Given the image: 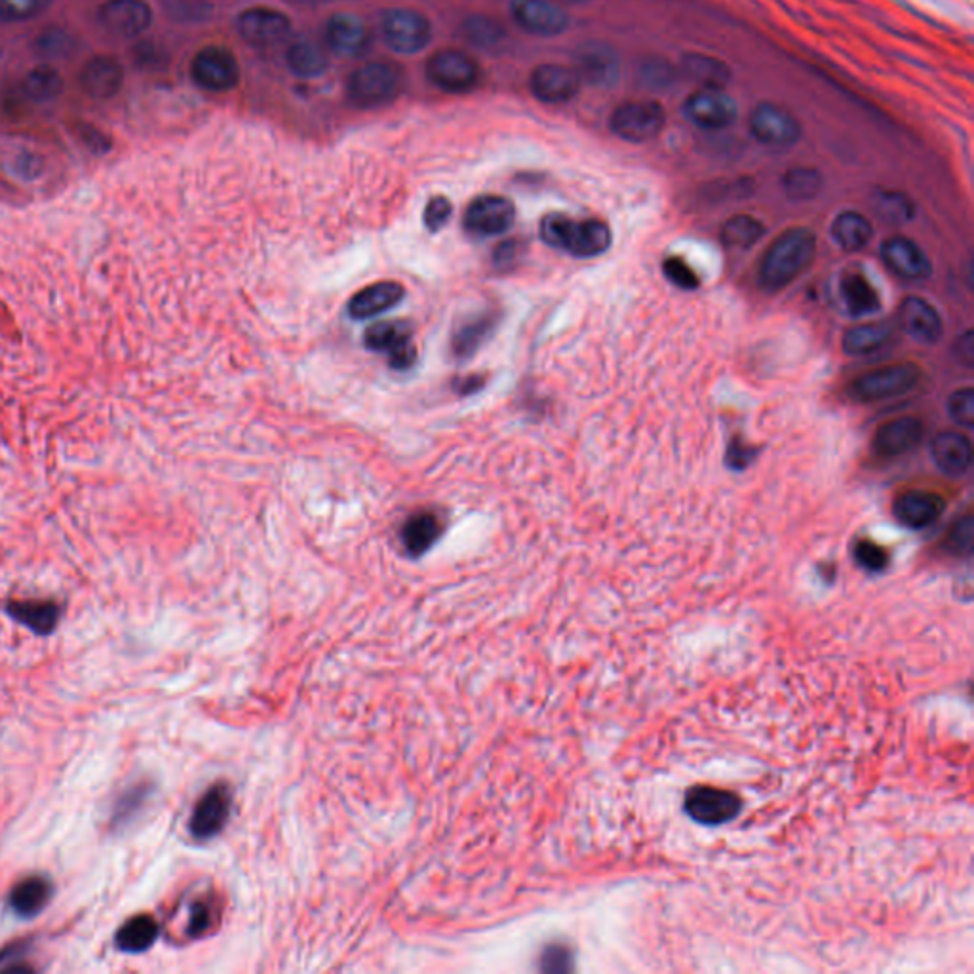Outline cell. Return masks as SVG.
I'll use <instances>...</instances> for the list:
<instances>
[{"label":"cell","mask_w":974,"mask_h":974,"mask_svg":"<svg viewBox=\"0 0 974 974\" xmlns=\"http://www.w3.org/2000/svg\"><path fill=\"white\" fill-rule=\"evenodd\" d=\"M816 255V236L808 227H792L774 239L760 261V284L779 292L805 273Z\"/></svg>","instance_id":"obj_1"},{"label":"cell","mask_w":974,"mask_h":974,"mask_svg":"<svg viewBox=\"0 0 974 974\" xmlns=\"http://www.w3.org/2000/svg\"><path fill=\"white\" fill-rule=\"evenodd\" d=\"M539 234L547 246L579 260H592L606 254L613 242L608 223L600 220L577 221L564 214L545 215Z\"/></svg>","instance_id":"obj_2"},{"label":"cell","mask_w":974,"mask_h":974,"mask_svg":"<svg viewBox=\"0 0 974 974\" xmlns=\"http://www.w3.org/2000/svg\"><path fill=\"white\" fill-rule=\"evenodd\" d=\"M921 375H923L921 367L912 362L891 364V366L880 367V369L856 377L849 385L848 393L851 400L861 402V404L889 400V398H896V396L914 390L921 381Z\"/></svg>","instance_id":"obj_3"},{"label":"cell","mask_w":974,"mask_h":974,"mask_svg":"<svg viewBox=\"0 0 974 974\" xmlns=\"http://www.w3.org/2000/svg\"><path fill=\"white\" fill-rule=\"evenodd\" d=\"M402 84L400 69L387 63L375 61L356 69L347 82V95L356 108L374 109L387 105L398 94Z\"/></svg>","instance_id":"obj_4"},{"label":"cell","mask_w":974,"mask_h":974,"mask_svg":"<svg viewBox=\"0 0 974 974\" xmlns=\"http://www.w3.org/2000/svg\"><path fill=\"white\" fill-rule=\"evenodd\" d=\"M364 347L383 354L388 366L396 372H407L417 364L414 326L406 321L375 322L364 332Z\"/></svg>","instance_id":"obj_5"},{"label":"cell","mask_w":974,"mask_h":974,"mask_svg":"<svg viewBox=\"0 0 974 974\" xmlns=\"http://www.w3.org/2000/svg\"><path fill=\"white\" fill-rule=\"evenodd\" d=\"M383 37L398 54H417L433 41V26L425 16L409 8H393L383 16Z\"/></svg>","instance_id":"obj_6"},{"label":"cell","mask_w":974,"mask_h":974,"mask_svg":"<svg viewBox=\"0 0 974 974\" xmlns=\"http://www.w3.org/2000/svg\"><path fill=\"white\" fill-rule=\"evenodd\" d=\"M611 130L615 135L630 143H646L661 134L667 124L664 109L655 101H630L617 108L611 114Z\"/></svg>","instance_id":"obj_7"},{"label":"cell","mask_w":974,"mask_h":974,"mask_svg":"<svg viewBox=\"0 0 974 974\" xmlns=\"http://www.w3.org/2000/svg\"><path fill=\"white\" fill-rule=\"evenodd\" d=\"M516 207L513 202L499 194H481L474 199L463 215V229L470 236L489 239L508 233L515 225Z\"/></svg>","instance_id":"obj_8"},{"label":"cell","mask_w":974,"mask_h":974,"mask_svg":"<svg viewBox=\"0 0 974 974\" xmlns=\"http://www.w3.org/2000/svg\"><path fill=\"white\" fill-rule=\"evenodd\" d=\"M193 81L207 92L223 94L241 81V68L233 52L223 47L202 48L191 63Z\"/></svg>","instance_id":"obj_9"},{"label":"cell","mask_w":974,"mask_h":974,"mask_svg":"<svg viewBox=\"0 0 974 974\" xmlns=\"http://www.w3.org/2000/svg\"><path fill=\"white\" fill-rule=\"evenodd\" d=\"M428 81L449 94L473 90L480 79V69L470 55L459 50H438L427 61Z\"/></svg>","instance_id":"obj_10"},{"label":"cell","mask_w":974,"mask_h":974,"mask_svg":"<svg viewBox=\"0 0 974 974\" xmlns=\"http://www.w3.org/2000/svg\"><path fill=\"white\" fill-rule=\"evenodd\" d=\"M750 132L760 143L774 149L792 148L801 138L800 122L794 114L774 103H761L752 111Z\"/></svg>","instance_id":"obj_11"},{"label":"cell","mask_w":974,"mask_h":974,"mask_svg":"<svg viewBox=\"0 0 974 974\" xmlns=\"http://www.w3.org/2000/svg\"><path fill=\"white\" fill-rule=\"evenodd\" d=\"M683 114L691 124L702 130H721L737 121V103L716 88H701L683 101Z\"/></svg>","instance_id":"obj_12"},{"label":"cell","mask_w":974,"mask_h":974,"mask_svg":"<svg viewBox=\"0 0 974 974\" xmlns=\"http://www.w3.org/2000/svg\"><path fill=\"white\" fill-rule=\"evenodd\" d=\"M686 811L693 821L716 826L734 821L741 814L742 801L739 795L720 788H693L686 798Z\"/></svg>","instance_id":"obj_13"},{"label":"cell","mask_w":974,"mask_h":974,"mask_svg":"<svg viewBox=\"0 0 974 974\" xmlns=\"http://www.w3.org/2000/svg\"><path fill=\"white\" fill-rule=\"evenodd\" d=\"M236 31L241 39L252 47H274L278 42L286 41L292 31V23L286 14L267 7L247 8L239 20Z\"/></svg>","instance_id":"obj_14"},{"label":"cell","mask_w":974,"mask_h":974,"mask_svg":"<svg viewBox=\"0 0 974 974\" xmlns=\"http://www.w3.org/2000/svg\"><path fill=\"white\" fill-rule=\"evenodd\" d=\"M531 94L548 105H560L574 100L581 88V77L574 68L545 63L531 73L529 79Z\"/></svg>","instance_id":"obj_15"},{"label":"cell","mask_w":974,"mask_h":974,"mask_svg":"<svg viewBox=\"0 0 974 974\" xmlns=\"http://www.w3.org/2000/svg\"><path fill=\"white\" fill-rule=\"evenodd\" d=\"M510 12L524 31L539 37H556L569 26L566 10L552 0H513Z\"/></svg>","instance_id":"obj_16"},{"label":"cell","mask_w":974,"mask_h":974,"mask_svg":"<svg viewBox=\"0 0 974 974\" xmlns=\"http://www.w3.org/2000/svg\"><path fill=\"white\" fill-rule=\"evenodd\" d=\"M881 260L902 281H925L933 273V265L925 252L906 236H891L883 242Z\"/></svg>","instance_id":"obj_17"},{"label":"cell","mask_w":974,"mask_h":974,"mask_svg":"<svg viewBox=\"0 0 974 974\" xmlns=\"http://www.w3.org/2000/svg\"><path fill=\"white\" fill-rule=\"evenodd\" d=\"M231 808H233V795L225 784H215V787L210 788L194 808L191 824H189L191 834L196 840H210V838L220 834L223 826L227 824Z\"/></svg>","instance_id":"obj_18"},{"label":"cell","mask_w":974,"mask_h":974,"mask_svg":"<svg viewBox=\"0 0 974 974\" xmlns=\"http://www.w3.org/2000/svg\"><path fill=\"white\" fill-rule=\"evenodd\" d=\"M100 21L109 33L132 39L151 26L153 12L145 0H108L100 8Z\"/></svg>","instance_id":"obj_19"},{"label":"cell","mask_w":974,"mask_h":974,"mask_svg":"<svg viewBox=\"0 0 974 974\" xmlns=\"http://www.w3.org/2000/svg\"><path fill=\"white\" fill-rule=\"evenodd\" d=\"M899 324L907 337L917 341L921 345H934L942 337L941 314L939 311L921 297H906L899 308Z\"/></svg>","instance_id":"obj_20"},{"label":"cell","mask_w":974,"mask_h":974,"mask_svg":"<svg viewBox=\"0 0 974 974\" xmlns=\"http://www.w3.org/2000/svg\"><path fill=\"white\" fill-rule=\"evenodd\" d=\"M946 501L933 491H907L893 505V515L907 529H925L941 520Z\"/></svg>","instance_id":"obj_21"},{"label":"cell","mask_w":974,"mask_h":974,"mask_svg":"<svg viewBox=\"0 0 974 974\" xmlns=\"http://www.w3.org/2000/svg\"><path fill=\"white\" fill-rule=\"evenodd\" d=\"M406 290L400 282L383 281L366 286L354 294L347 303V314L353 321H369L374 316L393 311L404 301Z\"/></svg>","instance_id":"obj_22"},{"label":"cell","mask_w":974,"mask_h":974,"mask_svg":"<svg viewBox=\"0 0 974 974\" xmlns=\"http://www.w3.org/2000/svg\"><path fill=\"white\" fill-rule=\"evenodd\" d=\"M446 529V521L434 510H417L402 524L400 542L407 556L419 558L438 542Z\"/></svg>","instance_id":"obj_23"},{"label":"cell","mask_w":974,"mask_h":974,"mask_svg":"<svg viewBox=\"0 0 974 974\" xmlns=\"http://www.w3.org/2000/svg\"><path fill=\"white\" fill-rule=\"evenodd\" d=\"M326 44L335 54L356 58L369 47L366 23L351 14H335L326 26Z\"/></svg>","instance_id":"obj_24"},{"label":"cell","mask_w":974,"mask_h":974,"mask_svg":"<svg viewBox=\"0 0 974 974\" xmlns=\"http://www.w3.org/2000/svg\"><path fill=\"white\" fill-rule=\"evenodd\" d=\"M925 434V425L915 417H902L881 425L875 433L874 447L883 457H899L914 449Z\"/></svg>","instance_id":"obj_25"},{"label":"cell","mask_w":974,"mask_h":974,"mask_svg":"<svg viewBox=\"0 0 974 974\" xmlns=\"http://www.w3.org/2000/svg\"><path fill=\"white\" fill-rule=\"evenodd\" d=\"M931 457L941 473L957 478L973 465V442L965 434H939L931 444Z\"/></svg>","instance_id":"obj_26"},{"label":"cell","mask_w":974,"mask_h":974,"mask_svg":"<svg viewBox=\"0 0 974 974\" xmlns=\"http://www.w3.org/2000/svg\"><path fill=\"white\" fill-rule=\"evenodd\" d=\"M499 324L497 311H484L473 318H467L452 337V354L457 361H470L474 354L480 351L481 345L494 335L495 327Z\"/></svg>","instance_id":"obj_27"},{"label":"cell","mask_w":974,"mask_h":974,"mask_svg":"<svg viewBox=\"0 0 974 974\" xmlns=\"http://www.w3.org/2000/svg\"><path fill=\"white\" fill-rule=\"evenodd\" d=\"M122 82H124V73L121 63L109 55H98L94 60L88 61L81 71L82 90L95 100L113 98L121 90Z\"/></svg>","instance_id":"obj_28"},{"label":"cell","mask_w":974,"mask_h":974,"mask_svg":"<svg viewBox=\"0 0 974 974\" xmlns=\"http://www.w3.org/2000/svg\"><path fill=\"white\" fill-rule=\"evenodd\" d=\"M840 300L843 308L853 318H862L880 313L881 300L877 290L861 271H849L840 281Z\"/></svg>","instance_id":"obj_29"},{"label":"cell","mask_w":974,"mask_h":974,"mask_svg":"<svg viewBox=\"0 0 974 974\" xmlns=\"http://www.w3.org/2000/svg\"><path fill=\"white\" fill-rule=\"evenodd\" d=\"M54 894L52 883L42 875H31L28 880L20 881L8 896L10 910L20 917H34L41 914L48 902Z\"/></svg>","instance_id":"obj_30"},{"label":"cell","mask_w":974,"mask_h":974,"mask_svg":"<svg viewBox=\"0 0 974 974\" xmlns=\"http://www.w3.org/2000/svg\"><path fill=\"white\" fill-rule=\"evenodd\" d=\"M7 611L14 617L16 621L31 628L37 635H50L60 621V608L55 606L54 601H10Z\"/></svg>","instance_id":"obj_31"},{"label":"cell","mask_w":974,"mask_h":974,"mask_svg":"<svg viewBox=\"0 0 974 974\" xmlns=\"http://www.w3.org/2000/svg\"><path fill=\"white\" fill-rule=\"evenodd\" d=\"M874 227L868 221L866 215L859 212H843L838 215L832 225V239L843 252H861L862 247L868 246V242L872 241Z\"/></svg>","instance_id":"obj_32"},{"label":"cell","mask_w":974,"mask_h":974,"mask_svg":"<svg viewBox=\"0 0 974 974\" xmlns=\"http://www.w3.org/2000/svg\"><path fill=\"white\" fill-rule=\"evenodd\" d=\"M159 934H161V927L153 915H134L119 929L114 942L126 954H141L153 946Z\"/></svg>","instance_id":"obj_33"},{"label":"cell","mask_w":974,"mask_h":974,"mask_svg":"<svg viewBox=\"0 0 974 974\" xmlns=\"http://www.w3.org/2000/svg\"><path fill=\"white\" fill-rule=\"evenodd\" d=\"M287 68L301 79L321 77L327 69L326 50L311 39L292 42L286 52Z\"/></svg>","instance_id":"obj_34"},{"label":"cell","mask_w":974,"mask_h":974,"mask_svg":"<svg viewBox=\"0 0 974 974\" xmlns=\"http://www.w3.org/2000/svg\"><path fill=\"white\" fill-rule=\"evenodd\" d=\"M891 337V327L885 324H864L851 327L843 335V353L849 356H864L883 347Z\"/></svg>","instance_id":"obj_35"},{"label":"cell","mask_w":974,"mask_h":974,"mask_svg":"<svg viewBox=\"0 0 974 974\" xmlns=\"http://www.w3.org/2000/svg\"><path fill=\"white\" fill-rule=\"evenodd\" d=\"M683 68H686V73L689 74V79L699 82L701 88H716V90H721V88L728 84L729 77H731V71H729L728 65L721 60L710 58V55H688V58L683 60Z\"/></svg>","instance_id":"obj_36"},{"label":"cell","mask_w":974,"mask_h":974,"mask_svg":"<svg viewBox=\"0 0 974 974\" xmlns=\"http://www.w3.org/2000/svg\"><path fill=\"white\" fill-rule=\"evenodd\" d=\"M579 65L581 69H575V71L579 73L581 81L588 79L596 84H608L617 77V60L609 48L588 47L582 52Z\"/></svg>","instance_id":"obj_37"},{"label":"cell","mask_w":974,"mask_h":974,"mask_svg":"<svg viewBox=\"0 0 974 974\" xmlns=\"http://www.w3.org/2000/svg\"><path fill=\"white\" fill-rule=\"evenodd\" d=\"M765 233V227L760 220H755L752 215H734L731 220L726 221V225L721 229V241L728 247H737V250H747L754 246Z\"/></svg>","instance_id":"obj_38"},{"label":"cell","mask_w":974,"mask_h":974,"mask_svg":"<svg viewBox=\"0 0 974 974\" xmlns=\"http://www.w3.org/2000/svg\"><path fill=\"white\" fill-rule=\"evenodd\" d=\"M23 88H26V94L33 100H54L63 90V81L54 68L39 65L33 71H29L26 81H23Z\"/></svg>","instance_id":"obj_39"},{"label":"cell","mask_w":974,"mask_h":974,"mask_svg":"<svg viewBox=\"0 0 974 974\" xmlns=\"http://www.w3.org/2000/svg\"><path fill=\"white\" fill-rule=\"evenodd\" d=\"M821 187L822 175L813 168H794L784 177V191L794 201H811Z\"/></svg>","instance_id":"obj_40"},{"label":"cell","mask_w":974,"mask_h":974,"mask_svg":"<svg viewBox=\"0 0 974 974\" xmlns=\"http://www.w3.org/2000/svg\"><path fill=\"white\" fill-rule=\"evenodd\" d=\"M48 0H0V21H28L44 12Z\"/></svg>","instance_id":"obj_41"},{"label":"cell","mask_w":974,"mask_h":974,"mask_svg":"<svg viewBox=\"0 0 974 974\" xmlns=\"http://www.w3.org/2000/svg\"><path fill=\"white\" fill-rule=\"evenodd\" d=\"M947 414L961 427H974V388H960L947 400Z\"/></svg>","instance_id":"obj_42"},{"label":"cell","mask_w":974,"mask_h":974,"mask_svg":"<svg viewBox=\"0 0 974 974\" xmlns=\"http://www.w3.org/2000/svg\"><path fill=\"white\" fill-rule=\"evenodd\" d=\"M854 560L868 571H883L887 568L889 555L887 550L877 542L862 539L854 545Z\"/></svg>","instance_id":"obj_43"},{"label":"cell","mask_w":974,"mask_h":974,"mask_svg":"<svg viewBox=\"0 0 974 974\" xmlns=\"http://www.w3.org/2000/svg\"><path fill=\"white\" fill-rule=\"evenodd\" d=\"M877 210L883 217H887L893 223H906L914 217V204L901 193L881 194Z\"/></svg>","instance_id":"obj_44"},{"label":"cell","mask_w":974,"mask_h":974,"mask_svg":"<svg viewBox=\"0 0 974 974\" xmlns=\"http://www.w3.org/2000/svg\"><path fill=\"white\" fill-rule=\"evenodd\" d=\"M662 271H664V276H667L668 281L672 282L674 286L681 287V290L691 292V290H697V287L701 286V281H699L697 273L681 257H668L664 261V265H662Z\"/></svg>","instance_id":"obj_45"},{"label":"cell","mask_w":974,"mask_h":974,"mask_svg":"<svg viewBox=\"0 0 974 974\" xmlns=\"http://www.w3.org/2000/svg\"><path fill=\"white\" fill-rule=\"evenodd\" d=\"M145 798H148V790L143 787H134L126 790L116 801V805H114V824H119V826L126 824L138 813V809L145 803Z\"/></svg>","instance_id":"obj_46"},{"label":"cell","mask_w":974,"mask_h":974,"mask_svg":"<svg viewBox=\"0 0 974 974\" xmlns=\"http://www.w3.org/2000/svg\"><path fill=\"white\" fill-rule=\"evenodd\" d=\"M974 520L973 516H963L947 535V548L955 555H968L973 550Z\"/></svg>","instance_id":"obj_47"},{"label":"cell","mask_w":974,"mask_h":974,"mask_svg":"<svg viewBox=\"0 0 974 974\" xmlns=\"http://www.w3.org/2000/svg\"><path fill=\"white\" fill-rule=\"evenodd\" d=\"M452 214H454L452 202L447 201L446 196H434V199L428 201L427 207H425L423 220H425V225H427L430 233H438V231L446 227Z\"/></svg>","instance_id":"obj_48"},{"label":"cell","mask_w":974,"mask_h":974,"mask_svg":"<svg viewBox=\"0 0 974 974\" xmlns=\"http://www.w3.org/2000/svg\"><path fill=\"white\" fill-rule=\"evenodd\" d=\"M37 48L44 55H60L65 54V50L71 48V42H69L68 34L61 33V31H48L37 41Z\"/></svg>","instance_id":"obj_49"},{"label":"cell","mask_w":974,"mask_h":974,"mask_svg":"<svg viewBox=\"0 0 974 974\" xmlns=\"http://www.w3.org/2000/svg\"><path fill=\"white\" fill-rule=\"evenodd\" d=\"M210 923H212V910L206 904H202V902L194 904L193 912H191V921H189V933L193 934V936L206 933Z\"/></svg>","instance_id":"obj_50"},{"label":"cell","mask_w":974,"mask_h":974,"mask_svg":"<svg viewBox=\"0 0 974 974\" xmlns=\"http://www.w3.org/2000/svg\"><path fill=\"white\" fill-rule=\"evenodd\" d=\"M754 455H755L754 449H750V447L744 446V444H741V442L734 440L733 444H731V446H729V454H728L729 467H733V468L748 467V463H750V459H752V457H754Z\"/></svg>","instance_id":"obj_51"},{"label":"cell","mask_w":974,"mask_h":974,"mask_svg":"<svg viewBox=\"0 0 974 974\" xmlns=\"http://www.w3.org/2000/svg\"><path fill=\"white\" fill-rule=\"evenodd\" d=\"M518 244L516 242H503L501 246L495 250L494 265L497 268H508L515 263L518 255Z\"/></svg>","instance_id":"obj_52"},{"label":"cell","mask_w":974,"mask_h":974,"mask_svg":"<svg viewBox=\"0 0 974 974\" xmlns=\"http://www.w3.org/2000/svg\"><path fill=\"white\" fill-rule=\"evenodd\" d=\"M484 385H486V379L481 375H467V377H460V379L455 381L454 390L459 393L460 396H468V394L481 390Z\"/></svg>","instance_id":"obj_53"}]
</instances>
